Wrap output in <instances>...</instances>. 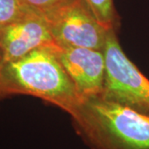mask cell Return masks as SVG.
I'll return each mask as SVG.
<instances>
[{
	"label": "cell",
	"instance_id": "obj_1",
	"mask_svg": "<svg viewBox=\"0 0 149 149\" xmlns=\"http://www.w3.org/2000/svg\"><path fill=\"white\" fill-rule=\"evenodd\" d=\"M0 94L4 99L13 95L37 97L68 113L81 101L59 60L55 42L37 48L16 61L2 62Z\"/></svg>",
	"mask_w": 149,
	"mask_h": 149
},
{
	"label": "cell",
	"instance_id": "obj_8",
	"mask_svg": "<svg viewBox=\"0 0 149 149\" xmlns=\"http://www.w3.org/2000/svg\"><path fill=\"white\" fill-rule=\"evenodd\" d=\"M31 11L21 0H0V28L17 21Z\"/></svg>",
	"mask_w": 149,
	"mask_h": 149
},
{
	"label": "cell",
	"instance_id": "obj_5",
	"mask_svg": "<svg viewBox=\"0 0 149 149\" xmlns=\"http://www.w3.org/2000/svg\"><path fill=\"white\" fill-rule=\"evenodd\" d=\"M56 51L61 63L73 81L81 100L101 94L106 77L104 52L57 45Z\"/></svg>",
	"mask_w": 149,
	"mask_h": 149
},
{
	"label": "cell",
	"instance_id": "obj_7",
	"mask_svg": "<svg viewBox=\"0 0 149 149\" xmlns=\"http://www.w3.org/2000/svg\"><path fill=\"white\" fill-rule=\"evenodd\" d=\"M98 21L108 30L118 32L120 18L115 9L113 0H85Z\"/></svg>",
	"mask_w": 149,
	"mask_h": 149
},
{
	"label": "cell",
	"instance_id": "obj_6",
	"mask_svg": "<svg viewBox=\"0 0 149 149\" xmlns=\"http://www.w3.org/2000/svg\"><path fill=\"white\" fill-rule=\"evenodd\" d=\"M53 42L45 17L35 11L0 28L3 62L16 61L37 48Z\"/></svg>",
	"mask_w": 149,
	"mask_h": 149
},
{
	"label": "cell",
	"instance_id": "obj_9",
	"mask_svg": "<svg viewBox=\"0 0 149 149\" xmlns=\"http://www.w3.org/2000/svg\"><path fill=\"white\" fill-rule=\"evenodd\" d=\"M24 5L38 13L45 14L68 0H21Z\"/></svg>",
	"mask_w": 149,
	"mask_h": 149
},
{
	"label": "cell",
	"instance_id": "obj_10",
	"mask_svg": "<svg viewBox=\"0 0 149 149\" xmlns=\"http://www.w3.org/2000/svg\"><path fill=\"white\" fill-rule=\"evenodd\" d=\"M2 62H3V56H2V52H1V50H0V64H1ZM3 99H4V98H3V95H2L0 94V102L2 101V100H3Z\"/></svg>",
	"mask_w": 149,
	"mask_h": 149
},
{
	"label": "cell",
	"instance_id": "obj_4",
	"mask_svg": "<svg viewBox=\"0 0 149 149\" xmlns=\"http://www.w3.org/2000/svg\"><path fill=\"white\" fill-rule=\"evenodd\" d=\"M43 15L57 46L104 52L109 30L98 21L85 0H68Z\"/></svg>",
	"mask_w": 149,
	"mask_h": 149
},
{
	"label": "cell",
	"instance_id": "obj_3",
	"mask_svg": "<svg viewBox=\"0 0 149 149\" xmlns=\"http://www.w3.org/2000/svg\"><path fill=\"white\" fill-rule=\"evenodd\" d=\"M104 52L106 77L100 95L149 118V80L123 52L113 29L109 31Z\"/></svg>",
	"mask_w": 149,
	"mask_h": 149
},
{
	"label": "cell",
	"instance_id": "obj_2",
	"mask_svg": "<svg viewBox=\"0 0 149 149\" xmlns=\"http://www.w3.org/2000/svg\"><path fill=\"white\" fill-rule=\"evenodd\" d=\"M69 114L90 149H149V118L100 95L82 99Z\"/></svg>",
	"mask_w": 149,
	"mask_h": 149
}]
</instances>
